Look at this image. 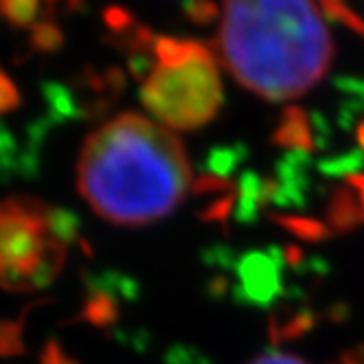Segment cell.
I'll use <instances>...</instances> for the list:
<instances>
[{
  "label": "cell",
  "instance_id": "cell-1",
  "mask_svg": "<svg viewBox=\"0 0 364 364\" xmlns=\"http://www.w3.org/2000/svg\"><path fill=\"white\" fill-rule=\"evenodd\" d=\"M191 180L182 143L134 112L97 127L77 163L80 193L99 218L119 226H145L171 215Z\"/></svg>",
  "mask_w": 364,
  "mask_h": 364
},
{
  "label": "cell",
  "instance_id": "cell-2",
  "mask_svg": "<svg viewBox=\"0 0 364 364\" xmlns=\"http://www.w3.org/2000/svg\"><path fill=\"white\" fill-rule=\"evenodd\" d=\"M220 53L244 88L288 101L323 80L333 44L314 0H224Z\"/></svg>",
  "mask_w": 364,
  "mask_h": 364
},
{
  "label": "cell",
  "instance_id": "cell-3",
  "mask_svg": "<svg viewBox=\"0 0 364 364\" xmlns=\"http://www.w3.org/2000/svg\"><path fill=\"white\" fill-rule=\"evenodd\" d=\"M75 222L36 198H0V288L42 290L60 274Z\"/></svg>",
  "mask_w": 364,
  "mask_h": 364
},
{
  "label": "cell",
  "instance_id": "cell-4",
  "mask_svg": "<svg viewBox=\"0 0 364 364\" xmlns=\"http://www.w3.org/2000/svg\"><path fill=\"white\" fill-rule=\"evenodd\" d=\"M141 99L167 127H202L222 103L218 66L196 42L163 40L156 46V64L141 88Z\"/></svg>",
  "mask_w": 364,
  "mask_h": 364
},
{
  "label": "cell",
  "instance_id": "cell-5",
  "mask_svg": "<svg viewBox=\"0 0 364 364\" xmlns=\"http://www.w3.org/2000/svg\"><path fill=\"white\" fill-rule=\"evenodd\" d=\"M250 364H307L296 355H285V353H266L262 358L252 360Z\"/></svg>",
  "mask_w": 364,
  "mask_h": 364
},
{
  "label": "cell",
  "instance_id": "cell-6",
  "mask_svg": "<svg viewBox=\"0 0 364 364\" xmlns=\"http://www.w3.org/2000/svg\"><path fill=\"white\" fill-rule=\"evenodd\" d=\"M42 364H75V362H73L68 355H64V353L60 351V347H58V345H48V349H46V353H44Z\"/></svg>",
  "mask_w": 364,
  "mask_h": 364
}]
</instances>
